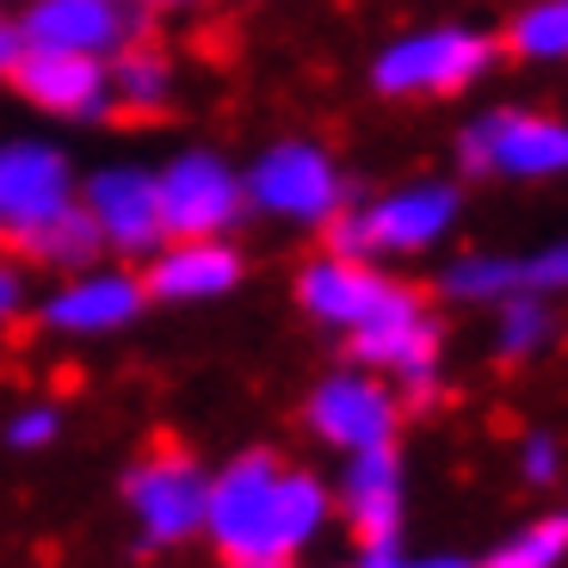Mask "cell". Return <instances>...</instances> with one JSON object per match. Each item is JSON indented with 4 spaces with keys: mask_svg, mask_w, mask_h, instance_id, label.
Returning a JSON list of instances; mask_svg holds the SVG:
<instances>
[{
    "mask_svg": "<svg viewBox=\"0 0 568 568\" xmlns=\"http://www.w3.org/2000/svg\"><path fill=\"white\" fill-rule=\"evenodd\" d=\"M13 81L38 112H57V118H100L105 105H112V87H105V62L100 57L26 50V62H19Z\"/></svg>",
    "mask_w": 568,
    "mask_h": 568,
    "instance_id": "obj_14",
    "label": "cell"
},
{
    "mask_svg": "<svg viewBox=\"0 0 568 568\" xmlns=\"http://www.w3.org/2000/svg\"><path fill=\"white\" fill-rule=\"evenodd\" d=\"M74 204L69 161L50 142H7L0 149V229L31 235L50 216H62Z\"/></svg>",
    "mask_w": 568,
    "mask_h": 568,
    "instance_id": "obj_12",
    "label": "cell"
},
{
    "mask_svg": "<svg viewBox=\"0 0 568 568\" xmlns=\"http://www.w3.org/2000/svg\"><path fill=\"white\" fill-rule=\"evenodd\" d=\"M31 50H69V57H118L136 38L124 0H31V13L19 19Z\"/></svg>",
    "mask_w": 568,
    "mask_h": 568,
    "instance_id": "obj_11",
    "label": "cell"
},
{
    "mask_svg": "<svg viewBox=\"0 0 568 568\" xmlns=\"http://www.w3.org/2000/svg\"><path fill=\"white\" fill-rule=\"evenodd\" d=\"M513 50L531 62H562L568 57V0H531L513 19Z\"/></svg>",
    "mask_w": 568,
    "mask_h": 568,
    "instance_id": "obj_21",
    "label": "cell"
},
{
    "mask_svg": "<svg viewBox=\"0 0 568 568\" xmlns=\"http://www.w3.org/2000/svg\"><path fill=\"white\" fill-rule=\"evenodd\" d=\"M155 199H161V229L168 235H223L242 216L247 192H242V173L223 155L192 149V155L168 161L155 173Z\"/></svg>",
    "mask_w": 568,
    "mask_h": 568,
    "instance_id": "obj_8",
    "label": "cell"
},
{
    "mask_svg": "<svg viewBox=\"0 0 568 568\" xmlns=\"http://www.w3.org/2000/svg\"><path fill=\"white\" fill-rule=\"evenodd\" d=\"M161 7H199V0H161Z\"/></svg>",
    "mask_w": 568,
    "mask_h": 568,
    "instance_id": "obj_32",
    "label": "cell"
},
{
    "mask_svg": "<svg viewBox=\"0 0 568 568\" xmlns=\"http://www.w3.org/2000/svg\"><path fill=\"white\" fill-rule=\"evenodd\" d=\"M87 223L100 229V242L118 254H155L168 242L161 229V199H155V173L149 168H100L81 192Z\"/></svg>",
    "mask_w": 568,
    "mask_h": 568,
    "instance_id": "obj_10",
    "label": "cell"
},
{
    "mask_svg": "<svg viewBox=\"0 0 568 568\" xmlns=\"http://www.w3.org/2000/svg\"><path fill=\"white\" fill-rule=\"evenodd\" d=\"M142 310V284L130 272H81L62 291H50L43 303V322L57 334H118L130 327Z\"/></svg>",
    "mask_w": 568,
    "mask_h": 568,
    "instance_id": "obj_16",
    "label": "cell"
},
{
    "mask_svg": "<svg viewBox=\"0 0 568 568\" xmlns=\"http://www.w3.org/2000/svg\"><path fill=\"white\" fill-rule=\"evenodd\" d=\"M519 272H526V284H538V291H568V242L544 247V254Z\"/></svg>",
    "mask_w": 568,
    "mask_h": 568,
    "instance_id": "obj_25",
    "label": "cell"
},
{
    "mask_svg": "<svg viewBox=\"0 0 568 568\" xmlns=\"http://www.w3.org/2000/svg\"><path fill=\"white\" fill-rule=\"evenodd\" d=\"M341 507L346 519H353V531L365 538V550H377V544H396L402 531V464L396 452H353V464H346L341 476Z\"/></svg>",
    "mask_w": 568,
    "mask_h": 568,
    "instance_id": "obj_17",
    "label": "cell"
},
{
    "mask_svg": "<svg viewBox=\"0 0 568 568\" xmlns=\"http://www.w3.org/2000/svg\"><path fill=\"white\" fill-rule=\"evenodd\" d=\"M204 488H211V476H204L192 457L155 452L130 469L124 495H130V513H136L142 538L180 544V538H192V531H204Z\"/></svg>",
    "mask_w": 568,
    "mask_h": 568,
    "instance_id": "obj_9",
    "label": "cell"
},
{
    "mask_svg": "<svg viewBox=\"0 0 568 568\" xmlns=\"http://www.w3.org/2000/svg\"><path fill=\"white\" fill-rule=\"evenodd\" d=\"M452 223H457V192L439 180H420L365 204L358 216L327 223V235H334V254L377 260V254H426V247H439L452 235Z\"/></svg>",
    "mask_w": 568,
    "mask_h": 568,
    "instance_id": "obj_2",
    "label": "cell"
},
{
    "mask_svg": "<svg viewBox=\"0 0 568 568\" xmlns=\"http://www.w3.org/2000/svg\"><path fill=\"white\" fill-rule=\"evenodd\" d=\"M105 87H112V100L124 105V112L149 118V112H161V105H168L173 69H168V57H161V50H118V62L105 69Z\"/></svg>",
    "mask_w": 568,
    "mask_h": 568,
    "instance_id": "obj_18",
    "label": "cell"
},
{
    "mask_svg": "<svg viewBox=\"0 0 568 568\" xmlns=\"http://www.w3.org/2000/svg\"><path fill=\"white\" fill-rule=\"evenodd\" d=\"M26 247L43 260V266H57V272H87V266H93V254H100L105 242H100V229L87 223L81 204H69L62 216H50L43 229H31Z\"/></svg>",
    "mask_w": 568,
    "mask_h": 568,
    "instance_id": "obj_19",
    "label": "cell"
},
{
    "mask_svg": "<svg viewBox=\"0 0 568 568\" xmlns=\"http://www.w3.org/2000/svg\"><path fill=\"white\" fill-rule=\"evenodd\" d=\"M353 353H358V365L389 371L402 389L426 396L433 371H439V327H433V315H426V303L414 291L389 284L384 303L353 327Z\"/></svg>",
    "mask_w": 568,
    "mask_h": 568,
    "instance_id": "obj_5",
    "label": "cell"
},
{
    "mask_svg": "<svg viewBox=\"0 0 568 568\" xmlns=\"http://www.w3.org/2000/svg\"><path fill=\"white\" fill-rule=\"evenodd\" d=\"M235 568H284V562H266V556H254V562H235Z\"/></svg>",
    "mask_w": 568,
    "mask_h": 568,
    "instance_id": "obj_31",
    "label": "cell"
},
{
    "mask_svg": "<svg viewBox=\"0 0 568 568\" xmlns=\"http://www.w3.org/2000/svg\"><path fill=\"white\" fill-rule=\"evenodd\" d=\"M7 439H13V452H43V445L57 439V408H26L7 426Z\"/></svg>",
    "mask_w": 568,
    "mask_h": 568,
    "instance_id": "obj_24",
    "label": "cell"
},
{
    "mask_svg": "<svg viewBox=\"0 0 568 568\" xmlns=\"http://www.w3.org/2000/svg\"><path fill=\"white\" fill-rule=\"evenodd\" d=\"M544 341H550V310L513 291V297L500 303V334H495L500 358H531Z\"/></svg>",
    "mask_w": 568,
    "mask_h": 568,
    "instance_id": "obj_23",
    "label": "cell"
},
{
    "mask_svg": "<svg viewBox=\"0 0 568 568\" xmlns=\"http://www.w3.org/2000/svg\"><path fill=\"white\" fill-rule=\"evenodd\" d=\"M439 284H445L452 303H507L513 291L526 284V272L500 254H469V260H457V266H445Z\"/></svg>",
    "mask_w": 568,
    "mask_h": 568,
    "instance_id": "obj_20",
    "label": "cell"
},
{
    "mask_svg": "<svg viewBox=\"0 0 568 568\" xmlns=\"http://www.w3.org/2000/svg\"><path fill=\"white\" fill-rule=\"evenodd\" d=\"M464 161L495 180H556L568 173V124L544 112H488L464 130Z\"/></svg>",
    "mask_w": 568,
    "mask_h": 568,
    "instance_id": "obj_6",
    "label": "cell"
},
{
    "mask_svg": "<svg viewBox=\"0 0 568 568\" xmlns=\"http://www.w3.org/2000/svg\"><path fill=\"white\" fill-rule=\"evenodd\" d=\"M568 556V519H538V526L513 531L507 544H495L483 568H556Z\"/></svg>",
    "mask_w": 568,
    "mask_h": 568,
    "instance_id": "obj_22",
    "label": "cell"
},
{
    "mask_svg": "<svg viewBox=\"0 0 568 568\" xmlns=\"http://www.w3.org/2000/svg\"><path fill=\"white\" fill-rule=\"evenodd\" d=\"M384 291H389V278H377L371 260H346V254L310 260L303 278H297V303L322 327H341V334H353V327L384 303Z\"/></svg>",
    "mask_w": 568,
    "mask_h": 568,
    "instance_id": "obj_15",
    "label": "cell"
},
{
    "mask_svg": "<svg viewBox=\"0 0 568 568\" xmlns=\"http://www.w3.org/2000/svg\"><path fill=\"white\" fill-rule=\"evenodd\" d=\"M396 389L377 371H334L310 389V426L315 439H327L334 452H384L396 439Z\"/></svg>",
    "mask_w": 568,
    "mask_h": 568,
    "instance_id": "obj_7",
    "label": "cell"
},
{
    "mask_svg": "<svg viewBox=\"0 0 568 568\" xmlns=\"http://www.w3.org/2000/svg\"><path fill=\"white\" fill-rule=\"evenodd\" d=\"M495 43L469 26H433V31H408L377 57L371 81L384 87L389 100H414V93H464L476 74H488Z\"/></svg>",
    "mask_w": 568,
    "mask_h": 568,
    "instance_id": "obj_4",
    "label": "cell"
},
{
    "mask_svg": "<svg viewBox=\"0 0 568 568\" xmlns=\"http://www.w3.org/2000/svg\"><path fill=\"white\" fill-rule=\"evenodd\" d=\"M346 568H402V556H396V544H377V550H365L358 562H346Z\"/></svg>",
    "mask_w": 568,
    "mask_h": 568,
    "instance_id": "obj_29",
    "label": "cell"
},
{
    "mask_svg": "<svg viewBox=\"0 0 568 568\" xmlns=\"http://www.w3.org/2000/svg\"><path fill=\"white\" fill-rule=\"evenodd\" d=\"M402 568H469L464 556H420V562H402Z\"/></svg>",
    "mask_w": 568,
    "mask_h": 568,
    "instance_id": "obj_30",
    "label": "cell"
},
{
    "mask_svg": "<svg viewBox=\"0 0 568 568\" xmlns=\"http://www.w3.org/2000/svg\"><path fill=\"white\" fill-rule=\"evenodd\" d=\"M242 284V254L223 242V235H173L168 247H155V266H149V297L161 303H204L223 297Z\"/></svg>",
    "mask_w": 568,
    "mask_h": 568,
    "instance_id": "obj_13",
    "label": "cell"
},
{
    "mask_svg": "<svg viewBox=\"0 0 568 568\" xmlns=\"http://www.w3.org/2000/svg\"><path fill=\"white\" fill-rule=\"evenodd\" d=\"M322 526H327V488L303 469H284L266 452L235 457L204 488V531L235 562H254V556L291 562L303 544H315Z\"/></svg>",
    "mask_w": 568,
    "mask_h": 568,
    "instance_id": "obj_1",
    "label": "cell"
},
{
    "mask_svg": "<svg viewBox=\"0 0 568 568\" xmlns=\"http://www.w3.org/2000/svg\"><path fill=\"white\" fill-rule=\"evenodd\" d=\"M247 204H260L278 223H303V229H327L346 204V180L334 168L327 149L315 142H278L254 161V173L242 180Z\"/></svg>",
    "mask_w": 568,
    "mask_h": 568,
    "instance_id": "obj_3",
    "label": "cell"
},
{
    "mask_svg": "<svg viewBox=\"0 0 568 568\" xmlns=\"http://www.w3.org/2000/svg\"><path fill=\"white\" fill-rule=\"evenodd\" d=\"M519 464H526V476H531V483H550V476H556V439L531 433V439H526V452H519Z\"/></svg>",
    "mask_w": 568,
    "mask_h": 568,
    "instance_id": "obj_26",
    "label": "cell"
},
{
    "mask_svg": "<svg viewBox=\"0 0 568 568\" xmlns=\"http://www.w3.org/2000/svg\"><path fill=\"white\" fill-rule=\"evenodd\" d=\"M19 297H26V284H19V272L13 266H0V322L19 310Z\"/></svg>",
    "mask_w": 568,
    "mask_h": 568,
    "instance_id": "obj_28",
    "label": "cell"
},
{
    "mask_svg": "<svg viewBox=\"0 0 568 568\" xmlns=\"http://www.w3.org/2000/svg\"><path fill=\"white\" fill-rule=\"evenodd\" d=\"M26 31H19V19H0V74H19V62H26Z\"/></svg>",
    "mask_w": 568,
    "mask_h": 568,
    "instance_id": "obj_27",
    "label": "cell"
}]
</instances>
